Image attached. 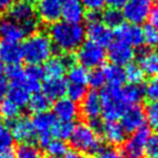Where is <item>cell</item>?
<instances>
[{
  "label": "cell",
  "mask_w": 158,
  "mask_h": 158,
  "mask_svg": "<svg viewBox=\"0 0 158 158\" xmlns=\"http://www.w3.org/2000/svg\"><path fill=\"white\" fill-rule=\"evenodd\" d=\"M85 36L96 44L101 45V46H109V45L113 42V32L110 28L104 24V23L99 21V22L88 23L87 29H85Z\"/></svg>",
  "instance_id": "obj_15"
},
{
  "label": "cell",
  "mask_w": 158,
  "mask_h": 158,
  "mask_svg": "<svg viewBox=\"0 0 158 158\" xmlns=\"http://www.w3.org/2000/svg\"><path fill=\"white\" fill-rule=\"evenodd\" d=\"M9 89V83L7 82V80L0 77V103L6 99V96L8 94Z\"/></svg>",
  "instance_id": "obj_48"
},
{
  "label": "cell",
  "mask_w": 158,
  "mask_h": 158,
  "mask_svg": "<svg viewBox=\"0 0 158 158\" xmlns=\"http://www.w3.org/2000/svg\"><path fill=\"white\" fill-rule=\"evenodd\" d=\"M88 83L91 85L92 89L103 88L106 83L105 76L103 73V69L99 68H95L91 72H89L88 74Z\"/></svg>",
  "instance_id": "obj_39"
},
{
  "label": "cell",
  "mask_w": 158,
  "mask_h": 158,
  "mask_svg": "<svg viewBox=\"0 0 158 158\" xmlns=\"http://www.w3.org/2000/svg\"><path fill=\"white\" fill-rule=\"evenodd\" d=\"M99 133L104 140L112 145L121 144L126 140V132L117 121H106L105 123H102Z\"/></svg>",
  "instance_id": "obj_22"
},
{
  "label": "cell",
  "mask_w": 158,
  "mask_h": 158,
  "mask_svg": "<svg viewBox=\"0 0 158 158\" xmlns=\"http://www.w3.org/2000/svg\"><path fill=\"white\" fill-rule=\"evenodd\" d=\"M102 15V22L104 23L107 28L110 29H117L119 26H121L123 23V15L121 9H115V8H106Z\"/></svg>",
  "instance_id": "obj_30"
},
{
  "label": "cell",
  "mask_w": 158,
  "mask_h": 158,
  "mask_svg": "<svg viewBox=\"0 0 158 158\" xmlns=\"http://www.w3.org/2000/svg\"><path fill=\"white\" fill-rule=\"evenodd\" d=\"M62 158H90L89 155L80 152L76 150H72V151H67L66 154L62 156Z\"/></svg>",
  "instance_id": "obj_52"
},
{
  "label": "cell",
  "mask_w": 158,
  "mask_h": 158,
  "mask_svg": "<svg viewBox=\"0 0 158 158\" xmlns=\"http://www.w3.org/2000/svg\"><path fill=\"white\" fill-rule=\"evenodd\" d=\"M44 70L40 65H28L24 69V84L30 94L40 91V81L44 79Z\"/></svg>",
  "instance_id": "obj_25"
},
{
  "label": "cell",
  "mask_w": 158,
  "mask_h": 158,
  "mask_svg": "<svg viewBox=\"0 0 158 158\" xmlns=\"http://www.w3.org/2000/svg\"><path fill=\"white\" fill-rule=\"evenodd\" d=\"M155 46H156V53L158 54V42H157V44L155 45Z\"/></svg>",
  "instance_id": "obj_56"
},
{
  "label": "cell",
  "mask_w": 158,
  "mask_h": 158,
  "mask_svg": "<svg viewBox=\"0 0 158 158\" xmlns=\"http://www.w3.org/2000/svg\"><path fill=\"white\" fill-rule=\"evenodd\" d=\"M85 20L88 23H94V22H99L102 21V15L101 12H89L85 14Z\"/></svg>",
  "instance_id": "obj_49"
},
{
  "label": "cell",
  "mask_w": 158,
  "mask_h": 158,
  "mask_svg": "<svg viewBox=\"0 0 158 158\" xmlns=\"http://www.w3.org/2000/svg\"><path fill=\"white\" fill-rule=\"evenodd\" d=\"M0 59L6 65H20L23 60L22 48L18 43L0 40Z\"/></svg>",
  "instance_id": "obj_23"
},
{
  "label": "cell",
  "mask_w": 158,
  "mask_h": 158,
  "mask_svg": "<svg viewBox=\"0 0 158 158\" xmlns=\"http://www.w3.org/2000/svg\"><path fill=\"white\" fill-rule=\"evenodd\" d=\"M23 1H26V2H28V4L32 5V6H34V5H35L36 2H37V0H23Z\"/></svg>",
  "instance_id": "obj_55"
},
{
  "label": "cell",
  "mask_w": 158,
  "mask_h": 158,
  "mask_svg": "<svg viewBox=\"0 0 158 158\" xmlns=\"http://www.w3.org/2000/svg\"><path fill=\"white\" fill-rule=\"evenodd\" d=\"M68 140L74 150L83 154H96L102 149V141L98 133L87 123L75 125Z\"/></svg>",
  "instance_id": "obj_4"
},
{
  "label": "cell",
  "mask_w": 158,
  "mask_h": 158,
  "mask_svg": "<svg viewBox=\"0 0 158 158\" xmlns=\"http://www.w3.org/2000/svg\"><path fill=\"white\" fill-rule=\"evenodd\" d=\"M143 31V42L149 46H154L158 42V30L151 24H145L144 28L142 29Z\"/></svg>",
  "instance_id": "obj_40"
},
{
  "label": "cell",
  "mask_w": 158,
  "mask_h": 158,
  "mask_svg": "<svg viewBox=\"0 0 158 158\" xmlns=\"http://www.w3.org/2000/svg\"><path fill=\"white\" fill-rule=\"evenodd\" d=\"M45 149H46V152H48V155L50 157H56V158L62 157L68 151L66 143L61 140H58V139H52L46 144Z\"/></svg>",
  "instance_id": "obj_36"
},
{
  "label": "cell",
  "mask_w": 158,
  "mask_h": 158,
  "mask_svg": "<svg viewBox=\"0 0 158 158\" xmlns=\"http://www.w3.org/2000/svg\"><path fill=\"white\" fill-rule=\"evenodd\" d=\"M139 58V66L143 70L144 75L155 76L158 75V54L156 52L150 51L148 48L141 46L137 51Z\"/></svg>",
  "instance_id": "obj_21"
},
{
  "label": "cell",
  "mask_w": 158,
  "mask_h": 158,
  "mask_svg": "<svg viewBox=\"0 0 158 158\" xmlns=\"http://www.w3.org/2000/svg\"><path fill=\"white\" fill-rule=\"evenodd\" d=\"M85 9L81 0H62L61 19L62 21L72 24H80L84 20Z\"/></svg>",
  "instance_id": "obj_16"
},
{
  "label": "cell",
  "mask_w": 158,
  "mask_h": 158,
  "mask_svg": "<svg viewBox=\"0 0 158 158\" xmlns=\"http://www.w3.org/2000/svg\"><path fill=\"white\" fill-rule=\"evenodd\" d=\"M5 73V64L0 59V77H2V74Z\"/></svg>",
  "instance_id": "obj_54"
},
{
  "label": "cell",
  "mask_w": 158,
  "mask_h": 158,
  "mask_svg": "<svg viewBox=\"0 0 158 158\" xmlns=\"http://www.w3.org/2000/svg\"><path fill=\"white\" fill-rule=\"evenodd\" d=\"M81 113L84 118L90 123L101 117L102 114V102L99 94L95 90L87 92V95L82 99Z\"/></svg>",
  "instance_id": "obj_18"
},
{
  "label": "cell",
  "mask_w": 158,
  "mask_h": 158,
  "mask_svg": "<svg viewBox=\"0 0 158 158\" xmlns=\"http://www.w3.org/2000/svg\"><path fill=\"white\" fill-rule=\"evenodd\" d=\"M8 18L13 20L14 22L19 23L20 26H22L24 23L36 19V10L32 5L28 4L23 0H20L9 8Z\"/></svg>",
  "instance_id": "obj_20"
},
{
  "label": "cell",
  "mask_w": 158,
  "mask_h": 158,
  "mask_svg": "<svg viewBox=\"0 0 158 158\" xmlns=\"http://www.w3.org/2000/svg\"><path fill=\"white\" fill-rule=\"evenodd\" d=\"M145 117L149 121V125L155 129H158V102H151L147 107Z\"/></svg>",
  "instance_id": "obj_42"
},
{
  "label": "cell",
  "mask_w": 158,
  "mask_h": 158,
  "mask_svg": "<svg viewBox=\"0 0 158 158\" xmlns=\"http://www.w3.org/2000/svg\"><path fill=\"white\" fill-rule=\"evenodd\" d=\"M121 91H123V101L126 102L128 106L139 104L144 97V88L141 84L128 83L127 85L121 88Z\"/></svg>",
  "instance_id": "obj_28"
},
{
  "label": "cell",
  "mask_w": 158,
  "mask_h": 158,
  "mask_svg": "<svg viewBox=\"0 0 158 158\" xmlns=\"http://www.w3.org/2000/svg\"><path fill=\"white\" fill-rule=\"evenodd\" d=\"M50 158H56V157H50Z\"/></svg>",
  "instance_id": "obj_58"
},
{
  "label": "cell",
  "mask_w": 158,
  "mask_h": 158,
  "mask_svg": "<svg viewBox=\"0 0 158 158\" xmlns=\"http://www.w3.org/2000/svg\"><path fill=\"white\" fill-rule=\"evenodd\" d=\"M73 128L74 125L70 123V121H60L57 120V123H54V126L52 128V136H54L58 140H68L69 139L70 134L73 132Z\"/></svg>",
  "instance_id": "obj_33"
},
{
  "label": "cell",
  "mask_w": 158,
  "mask_h": 158,
  "mask_svg": "<svg viewBox=\"0 0 158 158\" xmlns=\"http://www.w3.org/2000/svg\"><path fill=\"white\" fill-rule=\"evenodd\" d=\"M117 40L123 44L129 45L131 48H141L144 44L143 42V31L140 26L132 23H123L115 29L113 34Z\"/></svg>",
  "instance_id": "obj_10"
},
{
  "label": "cell",
  "mask_w": 158,
  "mask_h": 158,
  "mask_svg": "<svg viewBox=\"0 0 158 158\" xmlns=\"http://www.w3.org/2000/svg\"><path fill=\"white\" fill-rule=\"evenodd\" d=\"M53 114L60 121H73L79 115L77 103L70 101L67 97L59 98L53 104Z\"/></svg>",
  "instance_id": "obj_17"
},
{
  "label": "cell",
  "mask_w": 158,
  "mask_h": 158,
  "mask_svg": "<svg viewBox=\"0 0 158 158\" xmlns=\"http://www.w3.org/2000/svg\"><path fill=\"white\" fill-rule=\"evenodd\" d=\"M84 9L89 12H101L105 7L106 0H81Z\"/></svg>",
  "instance_id": "obj_45"
},
{
  "label": "cell",
  "mask_w": 158,
  "mask_h": 158,
  "mask_svg": "<svg viewBox=\"0 0 158 158\" xmlns=\"http://www.w3.org/2000/svg\"><path fill=\"white\" fill-rule=\"evenodd\" d=\"M15 158H43V154L40 148L31 143H20L16 148Z\"/></svg>",
  "instance_id": "obj_32"
},
{
  "label": "cell",
  "mask_w": 158,
  "mask_h": 158,
  "mask_svg": "<svg viewBox=\"0 0 158 158\" xmlns=\"http://www.w3.org/2000/svg\"><path fill=\"white\" fill-rule=\"evenodd\" d=\"M42 90L43 94L48 97L51 101H57L59 98L66 95V89H67V82L66 80L62 77H57V79H46L44 83L42 84Z\"/></svg>",
  "instance_id": "obj_24"
},
{
  "label": "cell",
  "mask_w": 158,
  "mask_h": 158,
  "mask_svg": "<svg viewBox=\"0 0 158 158\" xmlns=\"http://www.w3.org/2000/svg\"><path fill=\"white\" fill-rule=\"evenodd\" d=\"M34 129H35L36 136H37V141L40 142L42 147H46L50 141L52 140V128L54 123H57V118L54 117L52 112H42V113L35 114V117L31 120Z\"/></svg>",
  "instance_id": "obj_8"
},
{
  "label": "cell",
  "mask_w": 158,
  "mask_h": 158,
  "mask_svg": "<svg viewBox=\"0 0 158 158\" xmlns=\"http://www.w3.org/2000/svg\"><path fill=\"white\" fill-rule=\"evenodd\" d=\"M151 129L148 126H142L137 131L132 133L129 139L123 142V152L128 158H141L145 152V147L149 141Z\"/></svg>",
  "instance_id": "obj_6"
},
{
  "label": "cell",
  "mask_w": 158,
  "mask_h": 158,
  "mask_svg": "<svg viewBox=\"0 0 158 158\" xmlns=\"http://www.w3.org/2000/svg\"><path fill=\"white\" fill-rule=\"evenodd\" d=\"M16 2V0H0V14L8 12L9 8Z\"/></svg>",
  "instance_id": "obj_51"
},
{
  "label": "cell",
  "mask_w": 158,
  "mask_h": 158,
  "mask_svg": "<svg viewBox=\"0 0 158 158\" xmlns=\"http://www.w3.org/2000/svg\"><path fill=\"white\" fill-rule=\"evenodd\" d=\"M125 76H126V81H128L131 84H141L144 80L145 75L137 64L131 62L125 69Z\"/></svg>",
  "instance_id": "obj_34"
},
{
  "label": "cell",
  "mask_w": 158,
  "mask_h": 158,
  "mask_svg": "<svg viewBox=\"0 0 158 158\" xmlns=\"http://www.w3.org/2000/svg\"><path fill=\"white\" fill-rule=\"evenodd\" d=\"M9 129L14 140H16L20 143H31L36 137L32 123L30 119L26 117H19L13 120Z\"/></svg>",
  "instance_id": "obj_14"
},
{
  "label": "cell",
  "mask_w": 158,
  "mask_h": 158,
  "mask_svg": "<svg viewBox=\"0 0 158 158\" xmlns=\"http://www.w3.org/2000/svg\"><path fill=\"white\" fill-rule=\"evenodd\" d=\"M62 0H37V16L45 23H56L61 19Z\"/></svg>",
  "instance_id": "obj_13"
},
{
  "label": "cell",
  "mask_w": 158,
  "mask_h": 158,
  "mask_svg": "<svg viewBox=\"0 0 158 158\" xmlns=\"http://www.w3.org/2000/svg\"><path fill=\"white\" fill-rule=\"evenodd\" d=\"M26 34L22 27L19 23L14 22L9 18L0 19V38L1 40L10 42V43H20L24 40Z\"/></svg>",
  "instance_id": "obj_19"
},
{
  "label": "cell",
  "mask_w": 158,
  "mask_h": 158,
  "mask_svg": "<svg viewBox=\"0 0 158 158\" xmlns=\"http://www.w3.org/2000/svg\"><path fill=\"white\" fill-rule=\"evenodd\" d=\"M21 48L23 60L28 65H42L52 57L53 53V44L48 35L37 31L28 36Z\"/></svg>",
  "instance_id": "obj_2"
},
{
  "label": "cell",
  "mask_w": 158,
  "mask_h": 158,
  "mask_svg": "<svg viewBox=\"0 0 158 158\" xmlns=\"http://www.w3.org/2000/svg\"><path fill=\"white\" fill-rule=\"evenodd\" d=\"M48 37L59 51L62 53H70L77 50L84 42L85 29L81 23L72 24L65 21H58L50 26Z\"/></svg>",
  "instance_id": "obj_1"
},
{
  "label": "cell",
  "mask_w": 158,
  "mask_h": 158,
  "mask_svg": "<svg viewBox=\"0 0 158 158\" xmlns=\"http://www.w3.org/2000/svg\"><path fill=\"white\" fill-rule=\"evenodd\" d=\"M106 56L109 57L111 64L118 65V66H127L133 62L135 58V51L129 45L123 44L119 40L112 42L109 45V50Z\"/></svg>",
  "instance_id": "obj_12"
},
{
  "label": "cell",
  "mask_w": 158,
  "mask_h": 158,
  "mask_svg": "<svg viewBox=\"0 0 158 158\" xmlns=\"http://www.w3.org/2000/svg\"><path fill=\"white\" fill-rule=\"evenodd\" d=\"M145 154L149 158H158V134L150 136L145 147Z\"/></svg>",
  "instance_id": "obj_44"
},
{
  "label": "cell",
  "mask_w": 158,
  "mask_h": 158,
  "mask_svg": "<svg viewBox=\"0 0 158 158\" xmlns=\"http://www.w3.org/2000/svg\"><path fill=\"white\" fill-rule=\"evenodd\" d=\"M5 73L10 84L24 82V69L21 65H9L7 68H5Z\"/></svg>",
  "instance_id": "obj_38"
},
{
  "label": "cell",
  "mask_w": 158,
  "mask_h": 158,
  "mask_svg": "<svg viewBox=\"0 0 158 158\" xmlns=\"http://www.w3.org/2000/svg\"><path fill=\"white\" fill-rule=\"evenodd\" d=\"M66 95L67 98H69L70 101L75 102V103L82 102L84 96L87 95V88H85V85H82V84L69 83L67 84Z\"/></svg>",
  "instance_id": "obj_37"
},
{
  "label": "cell",
  "mask_w": 158,
  "mask_h": 158,
  "mask_svg": "<svg viewBox=\"0 0 158 158\" xmlns=\"http://www.w3.org/2000/svg\"><path fill=\"white\" fill-rule=\"evenodd\" d=\"M106 58L105 48L101 45L94 43L91 40L83 42L77 48L75 59L79 61L80 65L88 68H98L102 66Z\"/></svg>",
  "instance_id": "obj_5"
},
{
  "label": "cell",
  "mask_w": 158,
  "mask_h": 158,
  "mask_svg": "<svg viewBox=\"0 0 158 158\" xmlns=\"http://www.w3.org/2000/svg\"><path fill=\"white\" fill-rule=\"evenodd\" d=\"M128 0H106V5L110 8H115V9H121L127 4Z\"/></svg>",
  "instance_id": "obj_50"
},
{
  "label": "cell",
  "mask_w": 158,
  "mask_h": 158,
  "mask_svg": "<svg viewBox=\"0 0 158 158\" xmlns=\"http://www.w3.org/2000/svg\"><path fill=\"white\" fill-rule=\"evenodd\" d=\"M75 64V56L70 53H64L61 56L51 57L44 62L43 70L46 79H57L62 77L72 65Z\"/></svg>",
  "instance_id": "obj_9"
},
{
  "label": "cell",
  "mask_w": 158,
  "mask_h": 158,
  "mask_svg": "<svg viewBox=\"0 0 158 158\" xmlns=\"http://www.w3.org/2000/svg\"><path fill=\"white\" fill-rule=\"evenodd\" d=\"M103 73L105 76L106 82H109L111 85L121 87V84L125 83L126 76H125V68L114 64H109L103 68Z\"/></svg>",
  "instance_id": "obj_27"
},
{
  "label": "cell",
  "mask_w": 158,
  "mask_h": 158,
  "mask_svg": "<svg viewBox=\"0 0 158 158\" xmlns=\"http://www.w3.org/2000/svg\"><path fill=\"white\" fill-rule=\"evenodd\" d=\"M20 111H21V109L16 104H14L12 101H9L8 98L4 99L0 103V113L4 118L8 119V120L13 121L16 118H19Z\"/></svg>",
  "instance_id": "obj_35"
},
{
  "label": "cell",
  "mask_w": 158,
  "mask_h": 158,
  "mask_svg": "<svg viewBox=\"0 0 158 158\" xmlns=\"http://www.w3.org/2000/svg\"><path fill=\"white\" fill-rule=\"evenodd\" d=\"M95 158H121V156L114 148H102L98 152H96Z\"/></svg>",
  "instance_id": "obj_46"
},
{
  "label": "cell",
  "mask_w": 158,
  "mask_h": 158,
  "mask_svg": "<svg viewBox=\"0 0 158 158\" xmlns=\"http://www.w3.org/2000/svg\"><path fill=\"white\" fill-rule=\"evenodd\" d=\"M144 96L151 102H158V77L151 80L144 88Z\"/></svg>",
  "instance_id": "obj_43"
},
{
  "label": "cell",
  "mask_w": 158,
  "mask_h": 158,
  "mask_svg": "<svg viewBox=\"0 0 158 158\" xmlns=\"http://www.w3.org/2000/svg\"><path fill=\"white\" fill-rule=\"evenodd\" d=\"M50 99L45 96L43 92H35L28 102V107L34 113H42L48 110L50 107Z\"/></svg>",
  "instance_id": "obj_31"
},
{
  "label": "cell",
  "mask_w": 158,
  "mask_h": 158,
  "mask_svg": "<svg viewBox=\"0 0 158 158\" xmlns=\"http://www.w3.org/2000/svg\"><path fill=\"white\" fill-rule=\"evenodd\" d=\"M88 69L80 64H74L67 69V79L69 83L85 85L88 83Z\"/></svg>",
  "instance_id": "obj_29"
},
{
  "label": "cell",
  "mask_w": 158,
  "mask_h": 158,
  "mask_svg": "<svg viewBox=\"0 0 158 158\" xmlns=\"http://www.w3.org/2000/svg\"><path fill=\"white\" fill-rule=\"evenodd\" d=\"M1 120H2V115H1V113H0V125H1Z\"/></svg>",
  "instance_id": "obj_57"
},
{
  "label": "cell",
  "mask_w": 158,
  "mask_h": 158,
  "mask_svg": "<svg viewBox=\"0 0 158 158\" xmlns=\"http://www.w3.org/2000/svg\"><path fill=\"white\" fill-rule=\"evenodd\" d=\"M7 96H8L9 101H12L14 104H16L20 109H22V107L28 105V102L30 99L31 94H30V91L27 89L24 82H22V83L10 84Z\"/></svg>",
  "instance_id": "obj_26"
},
{
  "label": "cell",
  "mask_w": 158,
  "mask_h": 158,
  "mask_svg": "<svg viewBox=\"0 0 158 158\" xmlns=\"http://www.w3.org/2000/svg\"><path fill=\"white\" fill-rule=\"evenodd\" d=\"M121 127L126 133H134L139 128L144 126L147 120L144 110L139 104L136 105H129L121 115Z\"/></svg>",
  "instance_id": "obj_11"
},
{
  "label": "cell",
  "mask_w": 158,
  "mask_h": 158,
  "mask_svg": "<svg viewBox=\"0 0 158 158\" xmlns=\"http://www.w3.org/2000/svg\"><path fill=\"white\" fill-rule=\"evenodd\" d=\"M0 158H15V152L12 150V148L1 150L0 151Z\"/></svg>",
  "instance_id": "obj_53"
},
{
  "label": "cell",
  "mask_w": 158,
  "mask_h": 158,
  "mask_svg": "<svg viewBox=\"0 0 158 158\" xmlns=\"http://www.w3.org/2000/svg\"><path fill=\"white\" fill-rule=\"evenodd\" d=\"M148 19H149V24H151L158 30V5L157 6H152Z\"/></svg>",
  "instance_id": "obj_47"
},
{
  "label": "cell",
  "mask_w": 158,
  "mask_h": 158,
  "mask_svg": "<svg viewBox=\"0 0 158 158\" xmlns=\"http://www.w3.org/2000/svg\"><path fill=\"white\" fill-rule=\"evenodd\" d=\"M102 102V114L106 121H117L121 118L127 109V104L123 101L121 87L104 85L99 94Z\"/></svg>",
  "instance_id": "obj_3"
},
{
  "label": "cell",
  "mask_w": 158,
  "mask_h": 158,
  "mask_svg": "<svg viewBox=\"0 0 158 158\" xmlns=\"http://www.w3.org/2000/svg\"><path fill=\"white\" fill-rule=\"evenodd\" d=\"M151 8L152 0H128L121 12L128 23L140 26L148 20Z\"/></svg>",
  "instance_id": "obj_7"
},
{
  "label": "cell",
  "mask_w": 158,
  "mask_h": 158,
  "mask_svg": "<svg viewBox=\"0 0 158 158\" xmlns=\"http://www.w3.org/2000/svg\"><path fill=\"white\" fill-rule=\"evenodd\" d=\"M13 142L14 139L12 133H10V129L0 125V151L12 148Z\"/></svg>",
  "instance_id": "obj_41"
}]
</instances>
